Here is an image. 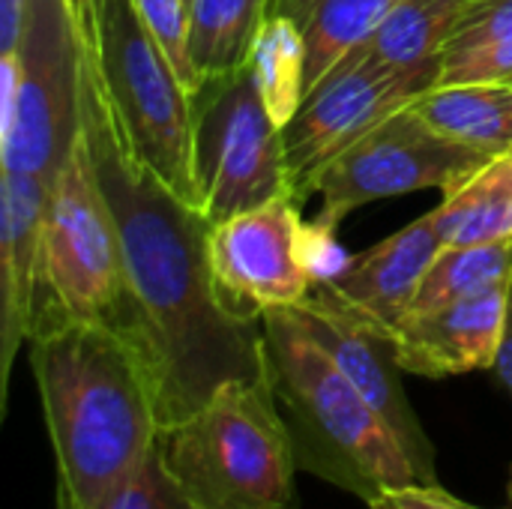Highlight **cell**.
<instances>
[{"mask_svg":"<svg viewBox=\"0 0 512 509\" xmlns=\"http://www.w3.org/2000/svg\"><path fill=\"white\" fill-rule=\"evenodd\" d=\"M81 39V129L117 228L126 312L114 327L147 363L162 429L201 411L225 384L267 375L261 321L234 315L210 270L213 222L141 162Z\"/></svg>","mask_w":512,"mask_h":509,"instance_id":"obj_1","label":"cell"},{"mask_svg":"<svg viewBox=\"0 0 512 509\" xmlns=\"http://www.w3.org/2000/svg\"><path fill=\"white\" fill-rule=\"evenodd\" d=\"M27 342L57 486L75 509H99L162 432L147 363L114 327L63 312L36 315Z\"/></svg>","mask_w":512,"mask_h":509,"instance_id":"obj_2","label":"cell"},{"mask_svg":"<svg viewBox=\"0 0 512 509\" xmlns=\"http://www.w3.org/2000/svg\"><path fill=\"white\" fill-rule=\"evenodd\" d=\"M261 327L267 372L300 471L366 504L423 483L393 429L315 342L294 306L264 312Z\"/></svg>","mask_w":512,"mask_h":509,"instance_id":"obj_3","label":"cell"},{"mask_svg":"<svg viewBox=\"0 0 512 509\" xmlns=\"http://www.w3.org/2000/svg\"><path fill=\"white\" fill-rule=\"evenodd\" d=\"M156 459L198 509H291L297 459L270 372L225 384L159 432Z\"/></svg>","mask_w":512,"mask_h":509,"instance_id":"obj_4","label":"cell"},{"mask_svg":"<svg viewBox=\"0 0 512 509\" xmlns=\"http://www.w3.org/2000/svg\"><path fill=\"white\" fill-rule=\"evenodd\" d=\"M78 27L132 153L198 207L195 93L132 0H84Z\"/></svg>","mask_w":512,"mask_h":509,"instance_id":"obj_5","label":"cell"},{"mask_svg":"<svg viewBox=\"0 0 512 509\" xmlns=\"http://www.w3.org/2000/svg\"><path fill=\"white\" fill-rule=\"evenodd\" d=\"M0 81V171L51 183L81 132V39L69 0H30Z\"/></svg>","mask_w":512,"mask_h":509,"instance_id":"obj_6","label":"cell"},{"mask_svg":"<svg viewBox=\"0 0 512 509\" xmlns=\"http://www.w3.org/2000/svg\"><path fill=\"white\" fill-rule=\"evenodd\" d=\"M42 312L108 327H117L126 312L117 228L84 129L51 177L45 198L33 318Z\"/></svg>","mask_w":512,"mask_h":509,"instance_id":"obj_7","label":"cell"},{"mask_svg":"<svg viewBox=\"0 0 512 509\" xmlns=\"http://www.w3.org/2000/svg\"><path fill=\"white\" fill-rule=\"evenodd\" d=\"M195 186L198 210L210 222L294 195L282 129L249 69L207 81L195 93Z\"/></svg>","mask_w":512,"mask_h":509,"instance_id":"obj_8","label":"cell"},{"mask_svg":"<svg viewBox=\"0 0 512 509\" xmlns=\"http://www.w3.org/2000/svg\"><path fill=\"white\" fill-rule=\"evenodd\" d=\"M492 159L498 156L447 138L408 105L318 171L309 195H318L321 207L312 219L339 228L348 213L372 201L420 189L447 195Z\"/></svg>","mask_w":512,"mask_h":509,"instance_id":"obj_9","label":"cell"},{"mask_svg":"<svg viewBox=\"0 0 512 509\" xmlns=\"http://www.w3.org/2000/svg\"><path fill=\"white\" fill-rule=\"evenodd\" d=\"M441 63L408 69H348L318 84L282 129L285 162L294 198L303 201L312 180L342 150L372 132L378 123L408 108L438 87Z\"/></svg>","mask_w":512,"mask_h":509,"instance_id":"obj_10","label":"cell"},{"mask_svg":"<svg viewBox=\"0 0 512 509\" xmlns=\"http://www.w3.org/2000/svg\"><path fill=\"white\" fill-rule=\"evenodd\" d=\"M303 213L294 195H279L210 228V270L225 306L249 321L270 309L300 306L315 282L303 264Z\"/></svg>","mask_w":512,"mask_h":509,"instance_id":"obj_11","label":"cell"},{"mask_svg":"<svg viewBox=\"0 0 512 509\" xmlns=\"http://www.w3.org/2000/svg\"><path fill=\"white\" fill-rule=\"evenodd\" d=\"M315 342L330 354L342 375L357 387V393L375 408V414L393 429L405 453L411 456L423 483H438L435 447L414 414L402 381L393 345L375 327H369L351 306H345L327 285L312 288V294L294 306Z\"/></svg>","mask_w":512,"mask_h":509,"instance_id":"obj_12","label":"cell"},{"mask_svg":"<svg viewBox=\"0 0 512 509\" xmlns=\"http://www.w3.org/2000/svg\"><path fill=\"white\" fill-rule=\"evenodd\" d=\"M510 306V285L447 303L432 312H411L390 333L402 372L420 378H450L495 369Z\"/></svg>","mask_w":512,"mask_h":509,"instance_id":"obj_13","label":"cell"},{"mask_svg":"<svg viewBox=\"0 0 512 509\" xmlns=\"http://www.w3.org/2000/svg\"><path fill=\"white\" fill-rule=\"evenodd\" d=\"M441 249L444 240L435 222V210H429L402 231L354 255L348 270L327 282V288L369 327L390 339V333L411 312L414 297Z\"/></svg>","mask_w":512,"mask_h":509,"instance_id":"obj_14","label":"cell"},{"mask_svg":"<svg viewBox=\"0 0 512 509\" xmlns=\"http://www.w3.org/2000/svg\"><path fill=\"white\" fill-rule=\"evenodd\" d=\"M48 180L0 171V390L9 393V375L18 348L30 339L39 291V237L48 198Z\"/></svg>","mask_w":512,"mask_h":509,"instance_id":"obj_15","label":"cell"},{"mask_svg":"<svg viewBox=\"0 0 512 509\" xmlns=\"http://www.w3.org/2000/svg\"><path fill=\"white\" fill-rule=\"evenodd\" d=\"M468 3L471 0H399V6L384 18V24L363 45H357L330 75L357 66L408 69L423 63H441V54Z\"/></svg>","mask_w":512,"mask_h":509,"instance_id":"obj_16","label":"cell"},{"mask_svg":"<svg viewBox=\"0 0 512 509\" xmlns=\"http://www.w3.org/2000/svg\"><path fill=\"white\" fill-rule=\"evenodd\" d=\"M411 108L438 132L492 156L512 150V84H453L435 87Z\"/></svg>","mask_w":512,"mask_h":509,"instance_id":"obj_17","label":"cell"},{"mask_svg":"<svg viewBox=\"0 0 512 509\" xmlns=\"http://www.w3.org/2000/svg\"><path fill=\"white\" fill-rule=\"evenodd\" d=\"M399 0H294L291 15L306 39V96L357 48L363 45Z\"/></svg>","mask_w":512,"mask_h":509,"instance_id":"obj_18","label":"cell"},{"mask_svg":"<svg viewBox=\"0 0 512 509\" xmlns=\"http://www.w3.org/2000/svg\"><path fill=\"white\" fill-rule=\"evenodd\" d=\"M270 0H189V60L201 84L246 69Z\"/></svg>","mask_w":512,"mask_h":509,"instance_id":"obj_19","label":"cell"},{"mask_svg":"<svg viewBox=\"0 0 512 509\" xmlns=\"http://www.w3.org/2000/svg\"><path fill=\"white\" fill-rule=\"evenodd\" d=\"M444 249L512 240V159H492L483 171L447 192L435 207Z\"/></svg>","mask_w":512,"mask_h":509,"instance_id":"obj_20","label":"cell"},{"mask_svg":"<svg viewBox=\"0 0 512 509\" xmlns=\"http://www.w3.org/2000/svg\"><path fill=\"white\" fill-rule=\"evenodd\" d=\"M246 69L267 114L285 129L306 99V39L300 24L285 12H270Z\"/></svg>","mask_w":512,"mask_h":509,"instance_id":"obj_21","label":"cell"},{"mask_svg":"<svg viewBox=\"0 0 512 509\" xmlns=\"http://www.w3.org/2000/svg\"><path fill=\"white\" fill-rule=\"evenodd\" d=\"M507 285H512V240L441 249L414 297L411 312H432L447 303Z\"/></svg>","mask_w":512,"mask_h":509,"instance_id":"obj_22","label":"cell"},{"mask_svg":"<svg viewBox=\"0 0 512 509\" xmlns=\"http://www.w3.org/2000/svg\"><path fill=\"white\" fill-rule=\"evenodd\" d=\"M132 6L138 9V15L144 18L162 51L180 72L186 87L198 93L201 81L189 60V0H132Z\"/></svg>","mask_w":512,"mask_h":509,"instance_id":"obj_23","label":"cell"},{"mask_svg":"<svg viewBox=\"0 0 512 509\" xmlns=\"http://www.w3.org/2000/svg\"><path fill=\"white\" fill-rule=\"evenodd\" d=\"M99 509H198L162 471L153 453L108 495V501Z\"/></svg>","mask_w":512,"mask_h":509,"instance_id":"obj_24","label":"cell"},{"mask_svg":"<svg viewBox=\"0 0 512 509\" xmlns=\"http://www.w3.org/2000/svg\"><path fill=\"white\" fill-rule=\"evenodd\" d=\"M300 252H303V264H306V273L312 276L315 288L342 276L348 270V264L354 261V255L339 243V228L321 225L315 219H306V225H303Z\"/></svg>","mask_w":512,"mask_h":509,"instance_id":"obj_25","label":"cell"},{"mask_svg":"<svg viewBox=\"0 0 512 509\" xmlns=\"http://www.w3.org/2000/svg\"><path fill=\"white\" fill-rule=\"evenodd\" d=\"M369 509H480L468 501H459L456 495H450L447 489H441V483L426 486V483H411L402 489H390L384 495H378L375 501H369Z\"/></svg>","mask_w":512,"mask_h":509,"instance_id":"obj_26","label":"cell"},{"mask_svg":"<svg viewBox=\"0 0 512 509\" xmlns=\"http://www.w3.org/2000/svg\"><path fill=\"white\" fill-rule=\"evenodd\" d=\"M27 9L30 0H0V57L18 51L27 24Z\"/></svg>","mask_w":512,"mask_h":509,"instance_id":"obj_27","label":"cell"},{"mask_svg":"<svg viewBox=\"0 0 512 509\" xmlns=\"http://www.w3.org/2000/svg\"><path fill=\"white\" fill-rule=\"evenodd\" d=\"M495 375L498 381L507 387V393L512 396V285H510V306H507V324H504V339L495 357Z\"/></svg>","mask_w":512,"mask_h":509,"instance_id":"obj_28","label":"cell"},{"mask_svg":"<svg viewBox=\"0 0 512 509\" xmlns=\"http://www.w3.org/2000/svg\"><path fill=\"white\" fill-rule=\"evenodd\" d=\"M54 509H75L72 507V501H69V495L57 486V495H54Z\"/></svg>","mask_w":512,"mask_h":509,"instance_id":"obj_29","label":"cell"},{"mask_svg":"<svg viewBox=\"0 0 512 509\" xmlns=\"http://www.w3.org/2000/svg\"><path fill=\"white\" fill-rule=\"evenodd\" d=\"M501 509H512V465H510V477H507V501Z\"/></svg>","mask_w":512,"mask_h":509,"instance_id":"obj_30","label":"cell"},{"mask_svg":"<svg viewBox=\"0 0 512 509\" xmlns=\"http://www.w3.org/2000/svg\"><path fill=\"white\" fill-rule=\"evenodd\" d=\"M69 6H72V12L78 15V0H69Z\"/></svg>","mask_w":512,"mask_h":509,"instance_id":"obj_31","label":"cell"},{"mask_svg":"<svg viewBox=\"0 0 512 509\" xmlns=\"http://www.w3.org/2000/svg\"><path fill=\"white\" fill-rule=\"evenodd\" d=\"M81 3H84V0H78V9H81ZM75 18H78V15H75Z\"/></svg>","mask_w":512,"mask_h":509,"instance_id":"obj_32","label":"cell"},{"mask_svg":"<svg viewBox=\"0 0 512 509\" xmlns=\"http://www.w3.org/2000/svg\"><path fill=\"white\" fill-rule=\"evenodd\" d=\"M510 159H512V150H510Z\"/></svg>","mask_w":512,"mask_h":509,"instance_id":"obj_33","label":"cell"},{"mask_svg":"<svg viewBox=\"0 0 512 509\" xmlns=\"http://www.w3.org/2000/svg\"><path fill=\"white\" fill-rule=\"evenodd\" d=\"M510 84H512V81H510Z\"/></svg>","mask_w":512,"mask_h":509,"instance_id":"obj_34","label":"cell"}]
</instances>
